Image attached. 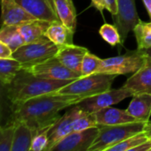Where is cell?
I'll return each mask as SVG.
<instances>
[{"instance_id":"d6a6232c","label":"cell","mask_w":151,"mask_h":151,"mask_svg":"<svg viewBox=\"0 0 151 151\" xmlns=\"http://www.w3.org/2000/svg\"><path fill=\"white\" fill-rule=\"evenodd\" d=\"M107 3V10L111 13V15H115L118 12V0H106Z\"/></svg>"},{"instance_id":"4fadbf2b","label":"cell","mask_w":151,"mask_h":151,"mask_svg":"<svg viewBox=\"0 0 151 151\" xmlns=\"http://www.w3.org/2000/svg\"><path fill=\"white\" fill-rule=\"evenodd\" d=\"M88 51L85 47L71 44L60 47L56 57L68 69L81 74L82 61Z\"/></svg>"},{"instance_id":"8fae6325","label":"cell","mask_w":151,"mask_h":151,"mask_svg":"<svg viewBox=\"0 0 151 151\" xmlns=\"http://www.w3.org/2000/svg\"><path fill=\"white\" fill-rule=\"evenodd\" d=\"M82 111L83 110L76 104L72 106L71 109L61 116L60 119L50 127L49 131V144L46 151L50 150V149L59 141L73 132V121Z\"/></svg>"},{"instance_id":"7c38bea8","label":"cell","mask_w":151,"mask_h":151,"mask_svg":"<svg viewBox=\"0 0 151 151\" xmlns=\"http://www.w3.org/2000/svg\"><path fill=\"white\" fill-rule=\"evenodd\" d=\"M35 19L17 0H2L1 27L19 26L23 23Z\"/></svg>"},{"instance_id":"f546056e","label":"cell","mask_w":151,"mask_h":151,"mask_svg":"<svg viewBox=\"0 0 151 151\" xmlns=\"http://www.w3.org/2000/svg\"><path fill=\"white\" fill-rule=\"evenodd\" d=\"M50 128H47L43 131L36 134L32 142L30 151L46 150L49 144V131Z\"/></svg>"},{"instance_id":"ffe728a7","label":"cell","mask_w":151,"mask_h":151,"mask_svg":"<svg viewBox=\"0 0 151 151\" xmlns=\"http://www.w3.org/2000/svg\"><path fill=\"white\" fill-rule=\"evenodd\" d=\"M12 122L15 123V134L12 151H30L34 138L31 128L24 121Z\"/></svg>"},{"instance_id":"52a82bcc","label":"cell","mask_w":151,"mask_h":151,"mask_svg":"<svg viewBox=\"0 0 151 151\" xmlns=\"http://www.w3.org/2000/svg\"><path fill=\"white\" fill-rule=\"evenodd\" d=\"M134 95V93L131 89L123 87L118 89L111 88L100 94L86 97L76 105L87 112L95 113L100 110L117 104L124 99L133 96Z\"/></svg>"},{"instance_id":"277c9868","label":"cell","mask_w":151,"mask_h":151,"mask_svg":"<svg viewBox=\"0 0 151 151\" xmlns=\"http://www.w3.org/2000/svg\"><path fill=\"white\" fill-rule=\"evenodd\" d=\"M116 76L107 73H94L88 76H81L63 87L58 92L79 96L84 99L111 89Z\"/></svg>"},{"instance_id":"8992f818","label":"cell","mask_w":151,"mask_h":151,"mask_svg":"<svg viewBox=\"0 0 151 151\" xmlns=\"http://www.w3.org/2000/svg\"><path fill=\"white\" fill-rule=\"evenodd\" d=\"M148 56L143 50L129 51L124 55L102 59L97 73L124 75L134 73L140 70L146 62Z\"/></svg>"},{"instance_id":"8d00e7d4","label":"cell","mask_w":151,"mask_h":151,"mask_svg":"<svg viewBox=\"0 0 151 151\" xmlns=\"http://www.w3.org/2000/svg\"><path fill=\"white\" fill-rule=\"evenodd\" d=\"M143 50L146 52V54H147V56H148V57L151 58V48L148 49V50Z\"/></svg>"},{"instance_id":"30bf717a","label":"cell","mask_w":151,"mask_h":151,"mask_svg":"<svg viewBox=\"0 0 151 151\" xmlns=\"http://www.w3.org/2000/svg\"><path fill=\"white\" fill-rule=\"evenodd\" d=\"M98 133V127L73 132L59 141L50 151H88Z\"/></svg>"},{"instance_id":"ac0fdd59","label":"cell","mask_w":151,"mask_h":151,"mask_svg":"<svg viewBox=\"0 0 151 151\" xmlns=\"http://www.w3.org/2000/svg\"><path fill=\"white\" fill-rule=\"evenodd\" d=\"M50 23V21L35 19L19 25V27L26 43H29L45 38V33Z\"/></svg>"},{"instance_id":"cb8c5ba5","label":"cell","mask_w":151,"mask_h":151,"mask_svg":"<svg viewBox=\"0 0 151 151\" xmlns=\"http://www.w3.org/2000/svg\"><path fill=\"white\" fill-rule=\"evenodd\" d=\"M133 31L136 38L138 50L151 48V21L145 22L141 20Z\"/></svg>"},{"instance_id":"d4e9b609","label":"cell","mask_w":151,"mask_h":151,"mask_svg":"<svg viewBox=\"0 0 151 151\" xmlns=\"http://www.w3.org/2000/svg\"><path fill=\"white\" fill-rule=\"evenodd\" d=\"M148 139L149 137L146 135V134L143 131L117 143L116 145L109 148L107 151H132L133 149L143 143Z\"/></svg>"},{"instance_id":"5b68a950","label":"cell","mask_w":151,"mask_h":151,"mask_svg":"<svg viewBox=\"0 0 151 151\" xmlns=\"http://www.w3.org/2000/svg\"><path fill=\"white\" fill-rule=\"evenodd\" d=\"M60 46L54 43L48 37L40 41L25 43L13 52L12 58L22 65V68H27L55 57Z\"/></svg>"},{"instance_id":"836d02e7","label":"cell","mask_w":151,"mask_h":151,"mask_svg":"<svg viewBox=\"0 0 151 151\" xmlns=\"http://www.w3.org/2000/svg\"><path fill=\"white\" fill-rule=\"evenodd\" d=\"M132 151H151V138H149L146 142L133 149Z\"/></svg>"},{"instance_id":"7a4b0ae2","label":"cell","mask_w":151,"mask_h":151,"mask_svg":"<svg viewBox=\"0 0 151 151\" xmlns=\"http://www.w3.org/2000/svg\"><path fill=\"white\" fill-rule=\"evenodd\" d=\"M72 81V80L58 81L41 78L22 68L13 81L3 88H4L5 96L12 107L36 96L58 92Z\"/></svg>"},{"instance_id":"e575fe53","label":"cell","mask_w":151,"mask_h":151,"mask_svg":"<svg viewBox=\"0 0 151 151\" xmlns=\"http://www.w3.org/2000/svg\"><path fill=\"white\" fill-rule=\"evenodd\" d=\"M144 133L149 138H151V121H148L146 123L144 127Z\"/></svg>"},{"instance_id":"d6986e66","label":"cell","mask_w":151,"mask_h":151,"mask_svg":"<svg viewBox=\"0 0 151 151\" xmlns=\"http://www.w3.org/2000/svg\"><path fill=\"white\" fill-rule=\"evenodd\" d=\"M73 34L68 27L63 24L60 20L52 21L49 26L45 35L57 45L62 47L73 44Z\"/></svg>"},{"instance_id":"3957f363","label":"cell","mask_w":151,"mask_h":151,"mask_svg":"<svg viewBox=\"0 0 151 151\" xmlns=\"http://www.w3.org/2000/svg\"><path fill=\"white\" fill-rule=\"evenodd\" d=\"M146 123L135 121L114 126H98V135L88 151H107L117 143L143 132Z\"/></svg>"},{"instance_id":"ba28073f","label":"cell","mask_w":151,"mask_h":151,"mask_svg":"<svg viewBox=\"0 0 151 151\" xmlns=\"http://www.w3.org/2000/svg\"><path fill=\"white\" fill-rule=\"evenodd\" d=\"M23 69H26L35 76L50 80L74 81L81 77V73H75L65 66L56 56L40 64Z\"/></svg>"},{"instance_id":"44dd1931","label":"cell","mask_w":151,"mask_h":151,"mask_svg":"<svg viewBox=\"0 0 151 151\" xmlns=\"http://www.w3.org/2000/svg\"><path fill=\"white\" fill-rule=\"evenodd\" d=\"M59 20L75 32L77 25V13L73 0H52Z\"/></svg>"},{"instance_id":"6da1fadb","label":"cell","mask_w":151,"mask_h":151,"mask_svg":"<svg viewBox=\"0 0 151 151\" xmlns=\"http://www.w3.org/2000/svg\"><path fill=\"white\" fill-rule=\"evenodd\" d=\"M82 99L79 96L58 92L42 95L11 107L12 114L9 121L26 122L35 136L39 132L50 128L60 119V111L77 104Z\"/></svg>"},{"instance_id":"4dcf8cb0","label":"cell","mask_w":151,"mask_h":151,"mask_svg":"<svg viewBox=\"0 0 151 151\" xmlns=\"http://www.w3.org/2000/svg\"><path fill=\"white\" fill-rule=\"evenodd\" d=\"M12 50L5 43L0 42V58H12Z\"/></svg>"},{"instance_id":"2e32d148","label":"cell","mask_w":151,"mask_h":151,"mask_svg":"<svg viewBox=\"0 0 151 151\" xmlns=\"http://www.w3.org/2000/svg\"><path fill=\"white\" fill-rule=\"evenodd\" d=\"M98 126H114L138 121L127 110H120L113 107H107L95 112Z\"/></svg>"},{"instance_id":"d590c367","label":"cell","mask_w":151,"mask_h":151,"mask_svg":"<svg viewBox=\"0 0 151 151\" xmlns=\"http://www.w3.org/2000/svg\"><path fill=\"white\" fill-rule=\"evenodd\" d=\"M147 11H148V13L150 15V18L151 19V0H142Z\"/></svg>"},{"instance_id":"7402d4cb","label":"cell","mask_w":151,"mask_h":151,"mask_svg":"<svg viewBox=\"0 0 151 151\" xmlns=\"http://www.w3.org/2000/svg\"><path fill=\"white\" fill-rule=\"evenodd\" d=\"M0 42L8 45L12 52L26 43L19 26H3L0 30Z\"/></svg>"},{"instance_id":"83f0119b","label":"cell","mask_w":151,"mask_h":151,"mask_svg":"<svg viewBox=\"0 0 151 151\" xmlns=\"http://www.w3.org/2000/svg\"><path fill=\"white\" fill-rule=\"evenodd\" d=\"M99 34L102 36V38L112 47L118 44H121V37L115 25L108 23L104 24L99 29Z\"/></svg>"},{"instance_id":"9c48e42d","label":"cell","mask_w":151,"mask_h":151,"mask_svg":"<svg viewBox=\"0 0 151 151\" xmlns=\"http://www.w3.org/2000/svg\"><path fill=\"white\" fill-rule=\"evenodd\" d=\"M112 19L119 32L121 44L123 45L129 33L141 21L137 13L135 0H118V12L112 15Z\"/></svg>"},{"instance_id":"e0dca14e","label":"cell","mask_w":151,"mask_h":151,"mask_svg":"<svg viewBox=\"0 0 151 151\" xmlns=\"http://www.w3.org/2000/svg\"><path fill=\"white\" fill-rule=\"evenodd\" d=\"M132 101L128 108V112L138 121H150L151 116V95L147 93H138L132 96Z\"/></svg>"},{"instance_id":"4316f807","label":"cell","mask_w":151,"mask_h":151,"mask_svg":"<svg viewBox=\"0 0 151 151\" xmlns=\"http://www.w3.org/2000/svg\"><path fill=\"white\" fill-rule=\"evenodd\" d=\"M96 127H98L96 114L87 112L85 111H82V112L73 121V132L82 131Z\"/></svg>"},{"instance_id":"5bb4252c","label":"cell","mask_w":151,"mask_h":151,"mask_svg":"<svg viewBox=\"0 0 151 151\" xmlns=\"http://www.w3.org/2000/svg\"><path fill=\"white\" fill-rule=\"evenodd\" d=\"M17 2L35 19L50 22L59 20L52 0H17Z\"/></svg>"},{"instance_id":"603a6c76","label":"cell","mask_w":151,"mask_h":151,"mask_svg":"<svg viewBox=\"0 0 151 151\" xmlns=\"http://www.w3.org/2000/svg\"><path fill=\"white\" fill-rule=\"evenodd\" d=\"M22 69V65L17 59L0 58V81L3 87L9 85Z\"/></svg>"},{"instance_id":"f1b7e54d","label":"cell","mask_w":151,"mask_h":151,"mask_svg":"<svg viewBox=\"0 0 151 151\" xmlns=\"http://www.w3.org/2000/svg\"><path fill=\"white\" fill-rule=\"evenodd\" d=\"M102 58L88 51L83 58L81 65V75L88 76L94 73H97V71L101 65Z\"/></svg>"},{"instance_id":"484cf974","label":"cell","mask_w":151,"mask_h":151,"mask_svg":"<svg viewBox=\"0 0 151 151\" xmlns=\"http://www.w3.org/2000/svg\"><path fill=\"white\" fill-rule=\"evenodd\" d=\"M15 134V123L8 121L0 129V151H12Z\"/></svg>"},{"instance_id":"1f68e13d","label":"cell","mask_w":151,"mask_h":151,"mask_svg":"<svg viewBox=\"0 0 151 151\" xmlns=\"http://www.w3.org/2000/svg\"><path fill=\"white\" fill-rule=\"evenodd\" d=\"M91 4L96 8L101 13H103L104 10H107V3L106 0H91Z\"/></svg>"},{"instance_id":"9a60e30c","label":"cell","mask_w":151,"mask_h":151,"mask_svg":"<svg viewBox=\"0 0 151 151\" xmlns=\"http://www.w3.org/2000/svg\"><path fill=\"white\" fill-rule=\"evenodd\" d=\"M122 87L131 89L134 94L151 95V58L148 57L142 67L128 78Z\"/></svg>"}]
</instances>
